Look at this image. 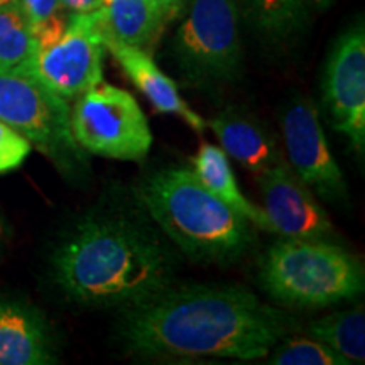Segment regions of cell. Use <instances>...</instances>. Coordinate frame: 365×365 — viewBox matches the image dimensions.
<instances>
[{
  "label": "cell",
  "mask_w": 365,
  "mask_h": 365,
  "mask_svg": "<svg viewBox=\"0 0 365 365\" xmlns=\"http://www.w3.org/2000/svg\"><path fill=\"white\" fill-rule=\"evenodd\" d=\"M137 198L163 234L193 261H237L254 242L249 222L188 168L154 173L139 186Z\"/></svg>",
  "instance_id": "obj_3"
},
{
  "label": "cell",
  "mask_w": 365,
  "mask_h": 365,
  "mask_svg": "<svg viewBox=\"0 0 365 365\" xmlns=\"http://www.w3.org/2000/svg\"><path fill=\"white\" fill-rule=\"evenodd\" d=\"M61 4L70 12H93L100 7L102 0H61Z\"/></svg>",
  "instance_id": "obj_24"
},
{
  "label": "cell",
  "mask_w": 365,
  "mask_h": 365,
  "mask_svg": "<svg viewBox=\"0 0 365 365\" xmlns=\"http://www.w3.org/2000/svg\"><path fill=\"white\" fill-rule=\"evenodd\" d=\"M38 49L51 44L65 33L68 24L66 9L61 0H19Z\"/></svg>",
  "instance_id": "obj_21"
},
{
  "label": "cell",
  "mask_w": 365,
  "mask_h": 365,
  "mask_svg": "<svg viewBox=\"0 0 365 365\" xmlns=\"http://www.w3.org/2000/svg\"><path fill=\"white\" fill-rule=\"evenodd\" d=\"M293 319L242 286L168 287L124 309L120 336L149 359H264Z\"/></svg>",
  "instance_id": "obj_1"
},
{
  "label": "cell",
  "mask_w": 365,
  "mask_h": 365,
  "mask_svg": "<svg viewBox=\"0 0 365 365\" xmlns=\"http://www.w3.org/2000/svg\"><path fill=\"white\" fill-rule=\"evenodd\" d=\"M98 17L105 38L144 51L156 43L166 26L153 0H102Z\"/></svg>",
  "instance_id": "obj_15"
},
{
  "label": "cell",
  "mask_w": 365,
  "mask_h": 365,
  "mask_svg": "<svg viewBox=\"0 0 365 365\" xmlns=\"http://www.w3.org/2000/svg\"><path fill=\"white\" fill-rule=\"evenodd\" d=\"M287 164L314 196L331 205L349 202V188L331 154L317 107L309 98L289 103L282 113Z\"/></svg>",
  "instance_id": "obj_10"
},
{
  "label": "cell",
  "mask_w": 365,
  "mask_h": 365,
  "mask_svg": "<svg viewBox=\"0 0 365 365\" xmlns=\"http://www.w3.org/2000/svg\"><path fill=\"white\" fill-rule=\"evenodd\" d=\"M308 330L313 339L325 344L350 364H364L365 312L362 304L319 318Z\"/></svg>",
  "instance_id": "obj_18"
},
{
  "label": "cell",
  "mask_w": 365,
  "mask_h": 365,
  "mask_svg": "<svg viewBox=\"0 0 365 365\" xmlns=\"http://www.w3.org/2000/svg\"><path fill=\"white\" fill-rule=\"evenodd\" d=\"M103 34V33H102ZM105 48L110 51L132 83L144 93L153 107L161 113H175L181 117L191 129L203 132L207 129L205 118L196 113L181 97L175 81L159 70V66L144 49L134 48L103 36Z\"/></svg>",
  "instance_id": "obj_13"
},
{
  "label": "cell",
  "mask_w": 365,
  "mask_h": 365,
  "mask_svg": "<svg viewBox=\"0 0 365 365\" xmlns=\"http://www.w3.org/2000/svg\"><path fill=\"white\" fill-rule=\"evenodd\" d=\"M70 110V103L38 78L0 75V120L61 170L76 171L85 166V150L73 137Z\"/></svg>",
  "instance_id": "obj_6"
},
{
  "label": "cell",
  "mask_w": 365,
  "mask_h": 365,
  "mask_svg": "<svg viewBox=\"0 0 365 365\" xmlns=\"http://www.w3.org/2000/svg\"><path fill=\"white\" fill-rule=\"evenodd\" d=\"M11 2H16V0H0V7L6 6V4H11Z\"/></svg>",
  "instance_id": "obj_27"
},
{
  "label": "cell",
  "mask_w": 365,
  "mask_h": 365,
  "mask_svg": "<svg viewBox=\"0 0 365 365\" xmlns=\"http://www.w3.org/2000/svg\"><path fill=\"white\" fill-rule=\"evenodd\" d=\"M312 2H313L314 6H317L318 9H327L328 6H331V4L335 2V0H312Z\"/></svg>",
  "instance_id": "obj_26"
},
{
  "label": "cell",
  "mask_w": 365,
  "mask_h": 365,
  "mask_svg": "<svg viewBox=\"0 0 365 365\" xmlns=\"http://www.w3.org/2000/svg\"><path fill=\"white\" fill-rule=\"evenodd\" d=\"M323 107L333 129L365 154V31L359 22L333 44L323 73Z\"/></svg>",
  "instance_id": "obj_9"
},
{
  "label": "cell",
  "mask_w": 365,
  "mask_h": 365,
  "mask_svg": "<svg viewBox=\"0 0 365 365\" xmlns=\"http://www.w3.org/2000/svg\"><path fill=\"white\" fill-rule=\"evenodd\" d=\"M259 277L272 299L301 309L331 307L365 289L362 259L331 240H277L262 259Z\"/></svg>",
  "instance_id": "obj_4"
},
{
  "label": "cell",
  "mask_w": 365,
  "mask_h": 365,
  "mask_svg": "<svg viewBox=\"0 0 365 365\" xmlns=\"http://www.w3.org/2000/svg\"><path fill=\"white\" fill-rule=\"evenodd\" d=\"M105 49L98 9L71 12L65 33L38 49L36 78L66 102L78 98L103 81Z\"/></svg>",
  "instance_id": "obj_8"
},
{
  "label": "cell",
  "mask_w": 365,
  "mask_h": 365,
  "mask_svg": "<svg viewBox=\"0 0 365 365\" xmlns=\"http://www.w3.org/2000/svg\"><path fill=\"white\" fill-rule=\"evenodd\" d=\"M193 171L200 178V181L213 195L218 196L227 207H230L249 223H252L254 227L271 232V225H269L264 210L249 202L245 195L242 193L239 182L235 180L234 170L228 163V156L223 153L222 148H217L213 144H202L193 159Z\"/></svg>",
  "instance_id": "obj_16"
},
{
  "label": "cell",
  "mask_w": 365,
  "mask_h": 365,
  "mask_svg": "<svg viewBox=\"0 0 365 365\" xmlns=\"http://www.w3.org/2000/svg\"><path fill=\"white\" fill-rule=\"evenodd\" d=\"M191 2L193 0H153V4L156 6L159 14H161L164 24L180 17L190 7Z\"/></svg>",
  "instance_id": "obj_23"
},
{
  "label": "cell",
  "mask_w": 365,
  "mask_h": 365,
  "mask_svg": "<svg viewBox=\"0 0 365 365\" xmlns=\"http://www.w3.org/2000/svg\"><path fill=\"white\" fill-rule=\"evenodd\" d=\"M36 43L19 0L0 7V75L36 78Z\"/></svg>",
  "instance_id": "obj_17"
},
{
  "label": "cell",
  "mask_w": 365,
  "mask_h": 365,
  "mask_svg": "<svg viewBox=\"0 0 365 365\" xmlns=\"http://www.w3.org/2000/svg\"><path fill=\"white\" fill-rule=\"evenodd\" d=\"M175 56L195 85L234 80L242 65L235 0H193L176 33Z\"/></svg>",
  "instance_id": "obj_7"
},
{
  "label": "cell",
  "mask_w": 365,
  "mask_h": 365,
  "mask_svg": "<svg viewBox=\"0 0 365 365\" xmlns=\"http://www.w3.org/2000/svg\"><path fill=\"white\" fill-rule=\"evenodd\" d=\"M267 364L272 365H349L350 362L341 357L325 344L317 339H282L274 345L267 354Z\"/></svg>",
  "instance_id": "obj_20"
},
{
  "label": "cell",
  "mask_w": 365,
  "mask_h": 365,
  "mask_svg": "<svg viewBox=\"0 0 365 365\" xmlns=\"http://www.w3.org/2000/svg\"><path fill=\"white\" fill-rule=\"evenodd\" d=\"M31 150L33 145L24 135L0 120V175L21 168Z\"/></svg>",
  "instance_id": "obj_22"
},
{
  "label": "cell",
  "mask_w": 365,
  "mask_h": 365,
  "mask_svg": "<svg viewBox=\"0 0 365 365\" xmlns=\"http://www.w3.org/2000/svg\"><path fill=\"white\" fill-rule=\"evenodd\" d=\"M255 178L274 234L299 240H330L335 235L328 213L284 159Z\"/></svg>",
  "instance_id": "obj_11"
},
{
  "label": "cell",
  "mask_w": 365,
  "mask_h": 365,
  "mask_svg": "<svg viewBox=\"0 0 365 365\" xmlns=\"http://www.w3.org/2000/svg\"><path fill=\"white\" fill-rule=\"evenodd\" d=\"M250 19L267 38L284 39L307 21V0H247Z\"/></svg>",
  "instance_id": "obj_19"
},
{
  "label": "cell",
  "mask_w": 365,
  "mask_h": 365,
  "mask_svg": "<svg viewBox=\"0 0 365 365\" xmlns=\"http://www.w3.org/2000/svg\"><path fill=\"white\" fill-rule=\"evenodd\" d=\"M51 267L68 299L124 312L171 287L176 261L170 245L145 222L124 213H93L61 240Z\"/></svg>",
  "instance_id": "obj_2"
},
{
  "label": "cell",
  "mask_w": 365,
  "mask_h": 365,
  "mask_svg": "<svg viewBox=\"0 0 365 365\" xmlns=\"http://www.w3.org/2000/svg\"><path fill=\"white\" fill-rule=\"evenodd\" d=\"M7 239H9L7 222H6V218H4L2 213H0V254H2L4 249H6Z\"/></svg>",
  "instance_id": "obj_25"
},
{
  "label": "cell",
  "mask_w": 365,
  "mask_h": 365,
  "mask_svg": "<svg viewBox=\"0 0 365 365\" xmlns=\"http://www.w3.org/2000/svg\"><path fill=\"white\" fill-rule=\"evenodd\" d=\"M58 362V341L46 314L29 301L0 296V365Z\"/></svg>",
  "instance_id": "obj_12"
},
{
  "label": "cell",
  "mask_w": 365,
  "mask_h": 365,
  "mask_svg": "<svg viewBox=\"0 0 365 365\" xmlns=\"http://www.w3.org/2000/svg\"><path fill=\"white\" fill-rule=\"evenodd\" d=\"M70 124L76 144L93 156L140 163L153 145L149 122L135 98L103 81L76 98Z\"/></svg>",
  "instance_id": "obj_5"
},
{
  "label": "cell",
  "mask_w": 365,
  "mask_h": 365,
  "mask_svg": "<svg viewBox=\"0 0 365 365\" xmlns=\"http://www.w3.org/2000/svg\"><path fill=\"white\" fill-rule=\"evenodd\" d=\"M207 125L217 135L223 153L255 176L282 159L271 134L254 117L228 110L210 118Z\"/></svg>",
  "instance_id": "obj_14"
}]
</instances>
